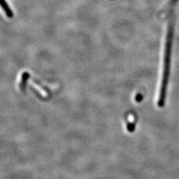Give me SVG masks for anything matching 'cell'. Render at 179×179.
Here are the masks:
<instances>
[{
    "mask_svg": "<svg viewBox=\"0 0 179 179\" xmlns=\"http://www.w3.org/2000/svg\"><path fill=\"white\" fill-rule=\"evenodd\" d=\"M0 6H1L2 9H3L5 13H6V14L7 15V17H13V15H14V14H13V12L10 9L8 5H7L6 2L5 1V0H0Z\"/></svg>",
    "mask_w": 179,
    "mask_h": 179,
    "instance_id": "7a4b0ae2",
    "label": "cell"
},
{
    "mask_svg": "<svg viewBox=\"0 0 179 179\" xmlns=\"http://www.w3.org/2000/svg\"><path fill=\"white\" fill-rule=\"evenodd\" d=\"M29 74L27 72H25L22 75V81H21V87L22 89H24V88L25 86L26 82H27V79L29 78Z\"/></svg>",
    "mask_w": 179,
    "mask_h": 179,
    "instance_id": "3957f363",
    "label": "cell"
},
{
    "mask_svg": "<svg viewBox=\"0 0 179 179\" xmlns=\"http://www.w3.org/2000/svg\"><path fill=\"white\" fill-rule=\"evenodd\" d=\"M173 23L171 22L169 24L168 30L167 45H166L165 58L164 63V69H163V74L162 79L161 87H160V96L158 101V106L159 107H163L165 105L166 92H167V86L168 78V73H169V64H170V44L173 36Z\"/></svg>",
    "mask_w": 179,
    "mask_h": 179,
    "instance_id": "6da1fadb",
    "label": "cell"
}]
</instances>
